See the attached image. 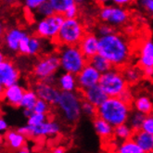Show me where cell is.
Returning a JSON list of instances; mask_svg holds the SVG:
<instances>
[{
	"mask_svg": "<svg viewBox=\"0 0 153 153\" xmlns=\"http://www.w3.org/2000/svg\"><path fill=\"white\" fill-rule=\"evenodd\" d=\"M83 100L82 94L79 91L61 92L59 98L57 102V107L63 119L69 124L76 123L81 115V103Z\"/></svg>",
	"mask_w": 153,
	"mask_h": 153,
	"instance_id": "obj_3",
	"label": "cell"
},
{
	"mask_svg": "<svg viewBox=\"0 0 153 153\" xmlns=\"http://www.w3.org/2000/svg\"><path fill=\"white\" fill-rule=\"evenodd\" d=\"M143 70V74H144V78L146 79H150L153 76V67L150 68H145L142 69Z\"/></svg>",
	"mask_w": 153,
	"mask_h": 153,
	"instance_id": "obj_44",
	"label": "cell"
},
{
	"mask_svg": "<svg viewBox=\"0 0 153 153\" xmlns=\"http://www.w3.org/2000/svg\"><path fill=\"white\" fill-rule=\"evenodd\" d=\"M133 133H134V130L131 128V126L127 123L119 124L113 128L114 139L120 140V141H123V140L131 138Z\"/></svg>",
	"mask_w": 153,
	"mask_h": 153,
	"instance_id": "obj_26",
	"label": "cell"
},
{
	"mask_svg": "<svg viewBox=\"0 0 153 153\" xmlns=\"http://www.w3.org/2000/svg\"><path fill=\"white\" fill-rule=\"evenodd\" d=\"M131 138L137 144L143 153H151L153 151V134L141 129L134 131Z\"/></svg>",
	"mask_w": 153,
	"mask_h": 153,
	"instance_id": "obj_21",
	"label": "cell"
},
{
	"mask_svg": "<svg viewBox=\"0 0 153 153\" xmlns=\"http://www.w3.org/2000/svg\"><path fill=\"white\" fill-rule=\"evenodd\" d=\"M27 33L23 31L21 28L18 27H13L7 31H5L4 35H3V41L6 48L10 50L11 52L17 53L18 52V48H19L20 41L25 36Z\"/></svg>",
	"mask_w": 153,
	"mask_h": 153,
	"instance_id": "obj_16",
	"label": "cell"
},
{
	"mask_svg": "<svg viewBox=\"0 0 153 153\" xmlns=\"http://www.w3.org/2000/svg\"><path fill=\"white\" fill-rule=\"evenodd\" d=\"M29 36L30 35L27 33L25 36L20 41L19 48H18V52L21 55L28 56V47H29Z\"/></svg>",
	"mask_w": 153,
	"mask_h": 153,
	"instance_id": "obj_39",
	"label": "cell"
},
{
	"mask_svg": "<svg viewBox=\"0 0 153 153\" xmlns=\"http://www.w3.org/2000/svg\"><path fill=\"white\" fill-rule=\"evenodd\" d=\"M88 63L92 65L100 74H103L112 68V65L110 63V61L106 59L103 56L100 55L98 53L88 59Z\"/></svg>",
	"mask_w": 153,
	"mask_h": 153,
	"instance_id": "obj_25",
	"label": "cell"
},
{
	"mask_svg": "<svg viewBox=\"0 0 153 153\" xmlns=\"http://www.w3.org/2000/svg\"><path fill=\"white\" fill-rule=\"evenodd\" d=\"M4 33H5V27H4L3 22L0 21V39H2L3 35H4Z\"/></svg>",
	"mask_w": 153,
	"mask_h": 153,
	"instance_id": "obj_49",
	"label": "cell"
},
{
	"mask_svg": "<svg viewBox=\"0 0 153 153\" xmlns=\"http://www.w3.org/2000/svg\"><path fill=\"white\" fill-rule=\"evenodd\" d=\"M49 118L48 113H38V112H33L28 117L27 120V124L32 125V126H35V125L41 124L45 121H47Z\"/></svg>",
	"mask_w": 153,
	"mask_h": 153,
	"instance_id": "obj_33",
	"label": "cell"
},
{
	"mask_svg": "<svg viewBox=\"0 0 153 153\" xmlns=\"http://www.w3.org/2000/svg\"><path fill=\"white\" fill-rule=\"evenodd\" d=\"M63 21V15L59 13H54L48 17L40 18L35 22L34 34L42 39L53 42L57 36Z\"/></svg>",
	"mask_w": 153,
	"mask_h": 153,
	"instance_id": "obj_8",
	"label": "cell"
},
{
	"mask_svg": "<svg viewBox=\"0 0 153 153\" xmlns=\"http://www.w3.org/2000/svg\"><path fill=\"white\" fill-rule=\"evenodd\" d=\"M132 111L131 103L119 97H108L97 108V116L107 121L113 127L127 123Z\"/></svg>",
	"mask_w": 153,
	"mask_h": 153,
	"instance_id": "obj_2",
	"label": "cell"
},
{
	"mask_svg": "<svg viewBox=\"0 0 153 153\" xmlns=\"http://www.w3.org/2000/svg\"><path fill=\"white\" fill-rule=\"evenodd\" d=\"M140 129L142 131H145L149 134H153V117H152V114H149V115L145 116V118H144V120L142 122Z\"/></svg>",
	"mask_w": 153,
	"mask_h": 153,
	"instance_id": "obj_37",
	"label": "cell"
},
{
	"mask_svg": "<svg viewBox=\"0 0 153 153\" xmlns=\"http://www.w3.org/2000/svg\"><path fill=\"white\" fill-rule=\"evenodd\" d=\"M145 116L146 115H144L143 113L132 109V111H131V112L129 114V117H128L127 123L130 125L131 128L134 131L139 130L140 127H141L142 122H143L144 118H145Z\"/></svg>",
	"mask_w": 153,
	"mask_h": 153,
	"instance_id": "obj_30",
	"label": "cell"
},
{
	"mask_svg": "<svg viewBox=\"0 0 153 153\" xmlns=\"http://www.w3.org/2000/svg\"><path fill=\"white\" fill-rule=\"evenodd\" d=\"M19 151L20 152H22V153H29L30 151H31V149H30V148L27 146V143L25 144V145H23L20 149H19Z\"/></svg>",
	"mask_w": 153,
	"mask_h": 153,
	"instance_id": "obj_45",
	"label": "cell"
},
{
	"mask_svg": "<svg viewBox=\"0 0 153 153\" xmlns=\"http://www.w3.org/2000/svg\"><path fill=\"white\" fill-rule=\"evenodd\" d=\"M96 2L97 4H100V6H103V5L111 4V0H96Z\"/></svg>",
	"mask_w": 153,
	"mask_h": 153,
	"instance_id": "obj_46",
	"label": "cell"
},
{
	"mask_svg": "<svg viewBox=\"0 0 153 153\" xmlns=\"http://www.w3.org/2000/svg\"><path fill=\"white\" fill-rule=\"evenodd\" d=\"M121 70L123 78L129 85V86L138 84L142 79H144L143 70L137 63L134 64L133 62H131V63L124 66Z\"/></svg>",
	"mask_w": 153,
	"mask_h": 153,
	"instance_id": "obj_20",
	"label": "cell"
},
{
	"mask_svg": "<svg viewBox=\"0 0 153 153\" xmlns=\"http://www.w3.org/2000/svg\"><path fill=\"white\" fill-rule=\"evenodd\" d=\"M50 105L45 101L44 100H41V98H38L35 102L33 108V112H38V113H49L50 111Z\"/></svg>",
	"mask_w": 153,
	"mask_h": 153,
	"instance_id": "obj_35",
	"label": "cell"
},
{
	"mask_svg": "<svg viewBox=\"0 0 153 153\" xmlns=\"http://www.w3.org/2000/svg\"><path fill=\"white\" fill-rule=\"evenodd\" d=\"M45 39L40 38L35 34L29 36V47H28V56H37L43 51Z\"/></svg>",
	"mask_w": 153,
	"mask_h": 153,
	"instance_id": "obj_27",
	"label": "cell"
},
{
	"mask_svg": "<svg viewBox=\"0 0 153 153\" xmlns=\"http://www.w3.org/2000/svg\"><path fill=\"white\" fill-rule=\"evenodd\" d=\"M132 109L134 111H137L144 115L152 114L153 111V103L151 100V97L147 94H140L137 97H133V100L131 102Z\"/></svg>",
	"mask_w": 153,
	"mask_h": 153,
	"instance_id": "obj_22",
	"label": "cell"
},
{
	"mask_svg": "<svg viewBox=\"0 0 153 153\" xmlns=\"http://www.w3.org/2000/svg\"><path fill=\"white\" fill-rule=\"evenodd\" d=\"M78 15H79V6L74 4L64 12L63 17L65 19H74V18H78Z\"/></svg>",
	"mask_w": 153,
	"mask_h": 153,
	"instance_id": "obj_41",
	"label": "cell"
},
{
	"mask_svg": "<svg viewBox=\"0 0 153 153\" xmlns=\"http://www.w3.org/2000/svg\"><path fill=\"white\" fill-rule=\"evenodd\" d=\"M6 59V57H5V55H4V53L0 50V62H1L2 60H4Z\"/></svg>",
	"mask_w": 153,
	"mask_h": 153,
	"instance_id": "obj_52",
	"label": "cell"
},
{
	"mask_svg": "<svg viewBox=\"0 0 153 153\" xmlns=\"http://www.w3.org/2000/svg\"><path fill=\"white\" fill-rule=\"evenodd\" d=\"M115 151L119 153H143L142 149L132 138L121 141V143L116 147Z\"/></svg>",
	"mask_w": 153,
	"mask_h": 153,
	"instance_id": "obj_28",
	"label": "cell"
},
{
	"mask_svg": "<svg viewBox=\"0 0 153 153\" xmlns=\"http://www.w3.org/2000/svg\"><path fill=\"white\" fill-rule=\"evenodd\" d=\"M98 18L102 22H107L116 28L127 24L130 20V12L125 7L108 4L101 6Z\"/></svg>",
	"mask_w": 153,
	"mask_h": 153,
	"instance_id": "obj_10",
	"label": "cell"
},
{
	"mask_svg": "<svg viewBox=\"0 0 153 153\" xmlns=\"http://www.w3.org/2000/svg\"><path fill=\"white\" fill-rule=\"evenodd\" d=\"M97 53L109 60L112 67L119 69L133 62L134 57V49L130 40L116 32L98 37Z\"/></svg>",
	"mask_w": 153,
	"mask_h": 153,
	"instance_id": "obj_1",
	"label": "cell"
},
{
	"mask_svg": "<svg viewBox=\"0 0 153 153\" xmlns=\"http://www.w3.org/2000/svg\"><path fill=\"white\" fill-rule=\"evenodd\" d=\"M93 126L96 134L100 139L104 142H110L114 139L113 137V126L110 124L107 121L100 118V117L96 116L93 118Z\"/></svg>",
	"mask_w": 153,
	"mask_h": 153,
	"instance_id": "obj_18",
	"label": "cell"
},
{
	"mask_svg": "<svg viewBox=\"0 0 153 153\" xmlns=\"http://www.w3.org/2000/svg\"><path fill=\"white\" fill-rule=\"evenodd\" d=\"M59 69V59L57 51H55L41 56L35 61L32 73L37 81H43L55 76Z\"/></svg>",
	"mask_w": 153,
	"mask_h": 153,
	"instance_id": "obj_7",
	"label": "cell"
},
{
	"mask_svg": "<svg viewBox=\"0 0 153 153\" xmlns=\"http://www.w3.org/2000/svg\"><path fill=\"white\" fill-rule=\"evenodd\" d=\"M134 1H136V0H111V4L115 6L127 7L128 6L132 5Z\"/></svg>",
	"mask_w": 153,
	"mask_h": 153,
	"instance_id": "obj_42",
	"label": "cell"
},
{
	"mask_svg": "<svg viewBox=\"0 0 153 153\" xmlns=\"http://www.w3.org/2000/svg\"><path fill=\"white\" fill-rule=\"evenodd\" d=\"M17 130L27 138L54 137L61 132V126L59 122L48 118L41 124L35 125V126L26 124Z\"/></svg>",
	"mask_w": 153,
	"mask_h": 153,
	"instance_id": "obj_9",
	"label": "cell"
},
{
	"mask_svg": "<svg viewBox=\"0 0 153 153\" xmlns=\"http://www.w3.org/2000/svg\"><path fill=\"white\" fill-rule=\"evenodd\" d=\"M33 90L36 93L38 98L47 101L50 106L57 105L61 93L55 83L48 82V81H37Z\"/></svg>",
	"mask_w": 153,
	"mask_h": 153,
	"instance_id": "obj_11",
	"label": "cell"
},
{
	"mask_svg": "<svg viewBox=\"0 0 153 153\" xmlns=\"http://www.w3.org/2000/svg\"><path fill=\"white\" fill-rule=\"evenodd\" d=\"M98 85L108 97H122L130 89L129 85L123 78L122 70L112 67L101 74Z\"/></svg>",
	"mask_w": 153,
	"mask_h": 153,
	"instance_id": "obj_6",
	"label": "cell"
},
{
	"mask_svg": "<svg viewBox=\"0 0 153 153\" xmlns=\"http://www.w3.org/2000/svg\"><path fill=\"white\" fill-rule=\"evenodd\" d=\"M48 1L51 4L55 13L61 15H63L71 6L75 4L74 0H48Z\"/></svg>",
	"mask_w": 153,
	"mask_h": 153,
	"instance_id": "obj_31",
	"label": "cell"
},
{
	"mask_svg": "<svg viewBox=\"0 0 153 153\" xmlns=\"http://www.w3.org/2000/svg\"><path fill=\"white\" fill-rule=\"evenodd\" d=\"M80 92L82 94L83 100L90 102L97 108L108 97V96L105 94V92L103 91L102 88L98 84L93 86H90Z\"/></svg>",
	"mask_w": 153,
	"mask_h": 153,
	"instance_id": "obj_19",
	"label": "cell"
},
{
	"mask_svg": "<svg viewBox=\"0 0 153 153\" xmlns=\"http://www.w3.org/2000/svg\"><path fill=\"white\" fill-rule=\"evenodd\" d=\"M65 151H66V149L63 147H57V148H55L53 149L54 153H63Z\"/></svg>",
	"mask_w": 153,
	"mask_h": 153,
	"instance_id": "obj_48",
	"label": "cell"
},
{
	"mask_svg": "<svg viewBox=\"0 0 153 153\" xmlns=\"http://www.w3.org/2000/svg\"><path fill=\"white\" fill-rule=\"evenodd\" d=\"M4 89H5V86L2 85L0 84V101L3 100V93H4Z\"/></svg>",
	"mask_w": 153,
	"mask_h": 153,
	"instance_id": "obj_50",
	"label": "cell"
},
{
	"mask_svg": "<svg viewBox=\"0 0 153 153\" xmlns=\"http://www.w3.org/2000/svg\"><path fill=\"white\" fill-rule=\"evenodd\" d=\"M23 116L25 117V118H28V117L33 113V110H29V109H23Z\"/></svg>",
	"mask_w": 153,
	"mask_h": 153,
	"instance_id": "obj_47",
	"label": "cell"
},
{
	"mask_svg": "<svg viewBox=\"0 0 153 153\" xmlns=\"http://www.w3.org/2000/svg\"><path fill=\"white\" fill-rule=\"evenodd\" d=\"M33 13L40 18H44V17H48V16H50L52 14L55 13V11H54L53 7L51 6V4L49 3V1L48 0V1L42 3L36 10H35L33 11Z\"/></svg>",
	"mask_w": 153,
	"mask_h": 153,
	"instance_id": "obj_32",
	"label": "cell"
},
{
	"mask_svg": "<svg viewBox=\"0 0 153 153\" xmlns=\"http://www.w3.org/2000/svg\"><path fill=\"white\" fill-rule=\"evenodd\" d=\"M37 100L38 97L33 89H25L19 107L22 108V109L33 110V108Z\"/></svg>",
	"mask_w": 153,
	"mask_h": 153,
	"instance_id": "obj_29",
	"label": "cell"
},
{
	"mask_svg": "<svg viewBox=\"0 0 153 153\" xmlns=\"http://www.w3.org/2000/svg\"><path fill=\"white\" fill-rule=\"evenodd\" d=\"M77 47L84 54V56L89 59L98 51V36L94 33H85L78 43Z\"/></svg>",
	"mask_w": 153,
	"mask_h": 153,
	"instance_id": "obj_15",
	"label": "cell"
},
{
	"mask_svg": "<svg viewBox=\"0 0 153 153\" xmlns=\"http://www.w3.org/2000/svg\"><path fill=\"white\" fill-rule=\"evenodd\" d=\"M87 0H74V3L77 5V6H82L84 5Z\"/></svg>",
	"mask_w": 153,
	"mask_h": 153,
	"instance_id": "obj_51",
	"label": "cell"
},
{
	"mask_svg": "<svg viewBox=\"0 0 153 153\" xmlns=\"http://www.w3.org/2000/svg\"><path fill=\"white\" fill-rule=\"evenodd\" d=\"M21 79V73L15 63L5 59L0 62V84L5 87L13 84L19 83Z\"/></svg>",
	"mask_w": 153,
	"mask_h": 153,
	"instance_id": "obj_12",
	"label": "cell"
},
{
	"mask_svg": "<svg viewBox=\"0 0 153 153\" xmlns=\"http://www.w3.org/2000/svg\"><path fill=\"white\" fill-rule=\"evenodd\" d=\"M81 111L83 114L92 119L97 116V107L85 100H83L81 103Z\"/></svg>",
	"mask_w": 153,
	"mask_h": 153,
	"instance_id": "obj_34",
	"label": "cell"
},
{
	"mask_svg": "<svg viewBox=\"0 0 153 153\" xmlns=\"http://www.w3.org/2000/svg\"><path fill=\"white\" fill-rule=\"evenodd\" d=\"M56 85L61 92H71L78 90L76 75L71 73L63 71L59 76L57 77Z\"/></svg>",
	"mask_w": 153,
	"mask_h": 153,
	"instance_id": "obj_24",
	"label": "cell"
},
{
	"mask_svg": "<svg viewBox=\"0 0 153 153\" xmlns=\"http://www.w3.org/2000/svg\"><path fill=\"white\" fill-rule=\"evenodd\" d=\"M101 74L98 71H97L92 65L87 63L79 73L76 74V80H77V85L79 91L93 86L95 85L98 84Z\"/></svg>",
	"mask_w": 153,
	"mask_h": 153,
	"instance_id": "obj_13",
	"label": "cell"
},
{
	"mask_svg": "<svg viewBox=\"0 0 153 153\" xmlns=\"http://www.w3.org/2000/svg\"><path fill=\"white\" fill-rule=\"evenodd\" d=\"M134 57L137 58V64L142 69L153 67V42L150 36L140 43Z\"/></svg>",
	"mask_w": 153,
	"mask_h": 153,
	"instance_id": "obj_14",
	"label": "cell"
},
{
	"mask_svg": "<svg viewBox=\"0 0 153 153\" xmlns=\"http://www.w3.org/2000/svg\"><path fill=\"white\" fill-rule=\"evenodd\" d=\"M137 5L144 12H146L149 15H152L153 0H137Z\"/></svg>",
	"mask_w": 153,
	"mask_h": 153,
	"instance_id": "obj_38",
	"label": "cell"
},
{
	"mask_svg": "<svg viewBox=\"0 0 153 153\" xmlns=\"http://www.w3.org/2000/svg\"><path fill=\"white\" fill-rule=\"evenodd\" d=\"M115 32V28L111 24L107 23V22H101L100 25L97 26V35L98 37L100 36H104V35L111 34Z\"/></svg>",
	"mask_w": 153,
	"mask_h": 153,
	"instance_id": "obj_36",
	"label": "cell"
},
{
	"mask_svg": "<svg viewBox=\"0 0 153 153\" xmlns=\"http://www.w3.org/2000/svg\"><path fill=\"white\" fill-rule=\"evenodd\" d=\"M57 53L60 69L66 73L76 75L88 63V59L77 46H59L57 48Z\"/></svg>",
	"mask_w": 153,
	"mask_h": 153,
	"instance_id": "obj_5",
	"label": "cell"
},
{
	"mask_svg": "<svg viewBox=\"0 0 153 153\" xmlns=\"http://www.w3.org/2000/svg\"><path fill=\"white\" fill-rule=\"evenodd\" d=\"M25 88L18 83L5 87L3 93V100L7 105L12 107H19Z\"/></svg>",
	"mask_w": 153,
	"mask_h": 153,
	"instance_id": "obj_17",
	"label": "cell"
},
{
	"mask_svg": "<svg viewBox=\"0 0 153 153\" xmlns=\"http://www.w3.org/2000/svg\"><path fill=\"white\" fill-rule=\"evenodd\" d=\"M86 33L85 24L78 18L65 19L62 22L53 44L59 46H77Z\"/></svg>",
	"mask_w": 153,
	"mask_h": 153,
	"instance_id": "obj_4",
	"label": "cell"
},
{
	"mask_svg": "<svg viewBox=\"0 0 153 153\" xmlns=\"http://www.w3.org/2000/svg\"><path fill=\"white\" fill-rule=\"evenodd\" d=\"M48 0H24V6L27 10L33 12L42 3Z\"/></svg>",
	"mask_w": 153,
	"mask_h": 153,
	"instance_id": "obj_40",
	"label": "cell"
},
{
	"mask_svg": "<svg viewBox=\"0 0 153 153\" xmlns=\"http://www.w3.org/2000/svg\"><path fill=\"white\" fill-rule=\"evenodd\" d=\"M7 129H8V124H7V121L2 116H0V134L5 133Z\"/></svg>",
	"mask_w": 153,
	"mask_h": 153,
	"instance_id": "obj_43",
	"label": "cell"
},
{
	"mask_svg": "<svg viewBox=\"0 0 153 153\" xmlns=\"http://www.w3.org/2000/svg\"><path fill=\"white\" fill-rule=\"evenodd\" d=\"M4 139L7 146L11 150L19 151V149L26 144L27 137L21 134L18 130H10L7 129L5 132Z\"/></svg>",
	"mask_w": 153,
	"mask_h": 153,
	"instance_id": "obj_23",
	"label": "cell"
}]
</instances>
